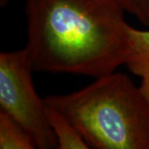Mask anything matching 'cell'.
<instances>
[{"mask_svg":"<svg viewBox=\"0 0 149 149\" xmlns=\"http://www.w3.org/2000/svg\"><path fill=\"white\" fill-rule=\"evenodd\" d=\"M0 148H37L34 140L27 130L2 110H0Z\"/></svg>","mask_w":149,"mask_h":149,"instance_id":"6","label":"cell"},{"mask_svg":"<svg viewBox=\"0 0 149 149\" xmlns=\"http://www.w3.org/2000/svg\"><path fill=\"white\" fill-rule=\"evenodd\" d=\"M34 70L27 48L0 54V107L34 140L37 148H56L48 122L46 104L33 85Z\"/></svg>","mask_w":149,"mask_h":149,"instance_id":"3","label":"cell"},{"mask_svg":"<svg viewBox=\"0 0 149 149\" xmlns=\"http://www.w3.org/2000/svg\"><path fill=\"white\" fill-rule=\"evenodd\" d=\"M123 10L149 26V0H117Z\"/></svg>","mask_w":149,"mask_h":149,"instance_id":"7","label":"cell"},{"mask_svg":"<svg viewBox=\"0 0 149 149\" xmlns=\"http://www.w3.org/2000/svg\"><path fill=\"white\" fill-rule=\"evenodd\" d=\"M117 0H26L27 48L33 70L100 77L129 56Z\"/></svg>","mask_w":149,"mask_h":149,"instance_id":"1","label":"cell"},{"mask_svg":"<svg viewBox=\"0 0 149 149\" xmlns=\"http://www.w3.org/2000/svg\"><path fill=\"white\" fill-rule=\"evenodd\" d=\"M46 111L48 122L56 140V148H91L79 131L62 113L47 104Z\"/></svg>","mask_w":149,"mask_h":149,"instance_id":"4","label":"cell"},{"mask_svg":"<svg viewBox=\"0 0 149 149\" xmlns=\"http://www.w3.org/2000/svg\"><path fill=\"white\" fill-rule=\"evenodd\" d=\"M139 88L142 91L144 98L146 99L148 104H149V76L142 79V82H141Z\"/></svg>","mask_w":149,"mask_h":149,"instance_id":"8","label":"cell"},{"mask_svg":"<svg viewBox=\"0 0 149 149\" xmlns=\"http://www.w3.org/2000/svg\"><path fill=\"white\" fill-rule=\"evenodd\" d=\"M44 102L62 113L91 148L149 149V104L126 74L113 71Z\"/></svg>","mask_w":149,"mask_h":149,"instance_id":"2","label":"cell"},{"mask_svg":"<svg viewBox=\"0 0 149 149\" xmlns=\"http://www.w3.org/2000/svg\"><path fill=\"white\" fill-rule=\"evenodd\" d=\"M129 56L126 65L142 79L149 76V30H139L127 26Z\"/></svg>","mask_w":149,"mask_h":149,"instance_id":"5","label":"cell"}]
</instances>
